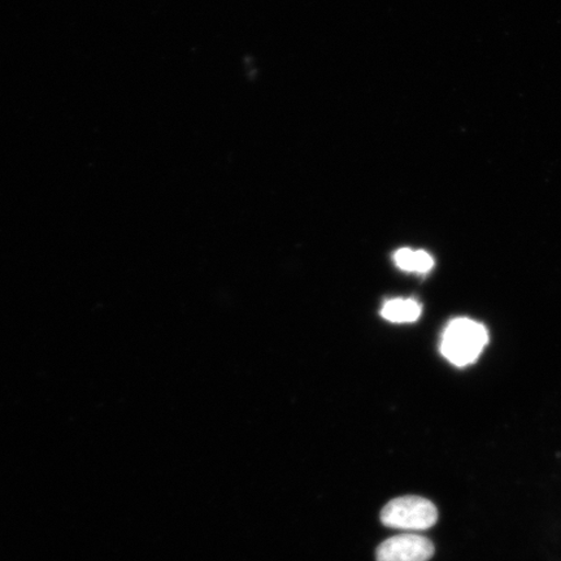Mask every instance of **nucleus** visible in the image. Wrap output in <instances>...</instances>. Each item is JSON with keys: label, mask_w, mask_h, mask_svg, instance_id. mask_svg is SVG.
I'll return each mask as SVG.
<instances>
[{"label": "nucleus", "mask_w": 561, "mask_h": 561, "mask_svg": "<svg viewBox=\"0 0 561 561\" xmlns=\"http://www.w3.org/2000/svg\"><path fill=\"white\" fill-rule=\"evenodd\" d=\"M381 522L392 529L421 531L433 528L438 522V510L421 496H402L392 500L381 512Z\"/></svg>", "instance_id": "nucleus-2"}, {"label": "nucleus", "mask_w": 561, "mask_h": 561, "mask_svg": "<svg viewBox=\"0 0 561 561\" xmlns=\"http://www.w3.org/2000/svg\"><path fill=\"white\" fill-rule=\"evenodd\" d=\"M434 545L426 537L405 533L386 539L377 549V561H430Z\"/></svg>", "instance_id": "nucleus-3"}, {"label": "nucleus", "mask_w": 561, "mask_h": 561, "mask_svg": "<svg viewBox=\"0 0 561 561\" xmlns=\"http://www.w3.org/2000/svg\"><path fill=\"white\" fill-rule=\"evenodd\" d=\"M489 341L486 328L468 318L455 319L442 334L440 353L456 367H466L479 359Z\"/></svg>", "instance_id": "nucleus-1"}, {"label": "nucleus", "mask_w": 561, "mask_h": 561, "mask_svg": "<svg viewBox=\"0 0 561 561\" xmlns=\"http://www.w3.org/2000/svg\"><path fill=\"white\" fill-rule=\"evenodd\" d=\"M394 262L399 270L417 273V275H426L434 266V259L424 250H398L394 254Z\"/></svg>", "instance_id": "nucleus-5"}, {"label": "nucleus", "mask_w": 561, "mask_h": 561, "mask_svg": "<svg viewBox=\"0 0 561 561\" xmlns=\"http://www.w3.org/2000/svg\"><path fill=\"white\" fill-rule=\"evenodd\" d=\"M421 305L416 299L396 298L386 301L382 307L381 316L385 320L391 322H413L420 318Z\"/></svg>", "instance_id": "nucleus-4"}]
</instances>
